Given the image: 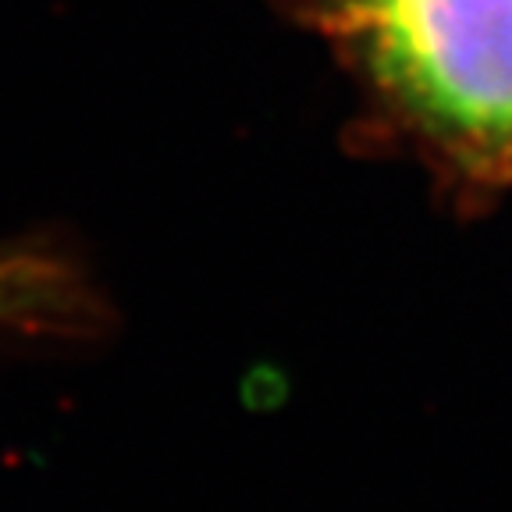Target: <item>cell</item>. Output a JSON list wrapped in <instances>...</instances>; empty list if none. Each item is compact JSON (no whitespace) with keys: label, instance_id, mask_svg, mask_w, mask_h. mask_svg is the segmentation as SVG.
<instances>
[{"label":"cell","instance_id":"cell-2","mask_svg":"<svg viewBox=\"0 0 512 512\" xmlns=\"http://www.w3.org/2000/svg\"><path fill=\"white\" fill-rule=\"evenodd\" d=\"M82 313V296L61 264L0 253V328H61Z\"/></svg>","mask_w":512,"mask_h":512},{"label":"cell","instance_id":"cell-1","mask_svg":"<svg viewBox=\"0 0 512 512\" xmlns=\"http://www.w3.org/2000/svg\"><path fill=\"white\" fill-rule=\"evenodd\" d=\"M370 72L427 132L512 160V0H338Z\"/></svg>","mask_w":512,"mask_h":512}]
</instances>
